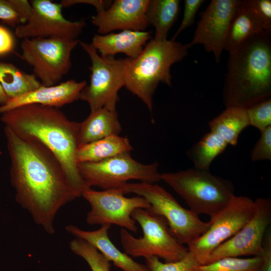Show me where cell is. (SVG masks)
Segmentation results:
<instances>
[{"label": "cell", "instance_id": "cell-1", "mask_svg": "<svg viewBox=\"0 0 271 271\" xmlns=\"http://www.w3.org/2000/svg\"><path fill=\"white\" fill-rule=\"evenodd\" d=\"M4 132L16 201L36 224L53 234L59 210L77 198L63 167L40 143L20 138L6 126Z\"/></svg>", "mask_w": 271, "mask_h": 271}, {"label": "cell", "instance_id": "cell-2", "mask_svg": "<svg viewBox=\"0 0 271 271\" xmlns=\"http://www.w3.org/2000/svg\"><path fill=\"white\" fill-rule=\"evenodd\" d=\"M0 120L24 139L37 141L61 162L77 198L91 188L80 176L76 161L79 122L71 121L58 108L29 104L6 112Z\"/></svg>", "mask_w": 271, "mask_h": 271}, {"label": "cell", "instance_id": "cell-3", "mask_svg": "<svg viewBox=\"0 0 271 271\" xmlns=\"http://www.w3.org/2000/svg\"><path fill=\"white\" fill-rule=\"evenodd\" d=\"M228 54L223 90L225 107L246 108L270 98L271 34L254 35Z\"/></svg>", "mask_w": 271, "mask_h": 271}, {"label": "cell", "instance_id": "cell-4", "mask_svg": "<svg viewBox=\"0 0 271 271\" xmlns=\"http://www.w3.org/2000/svg\"><path fill=\"white\" fill-rule=\"evenodd\" d=\"M188 49L175 40H150L137 58L123 59L124 87L152 112L157 87L161 82L172 86L171 67L186 56Z\"/></svg>", "mask_w": 271, "mask_h": 271}, {"label": "cell", "instance_id": "cell-5", "mask_svg": "<svg viewBox=\"0 0 271 271\" xmlns=\"http://www.w3.org/2000/svg\"><path fill=\"white\" fill-rule=\"evenodd\" d=\"M161 180L172 188L197 215L210 218L223 209L234 195L233 183L194 168L161 174Z\"/></svg>", "mask_w": 271, "mask_h": 271}, {"label": "cell", "instance_id": "cell-6", "mask_svg": "<svg viewBox=\"0 0 271 271\" xmlns=\"http://www.w3.org/2000/svg\"><path fill=\"white\" fill-rule=\"evenodd\" d=\"M131 217L141 226L143 235L136 238L126 229L120 230L121 243L128 255L144 258L155 256L166 262L180 260L186 255L187 248L173 236L164 217L143 208L135 209Z\"/></svg>", "mask_w": 271, "mask_h": 271}, {"label": "cell", "instance_id": "cell-7", "mask_svg": "<svg viewBox=\"0 0 271 271\" xmlns=\"http://www.w3.org/2000/svg\"><path fill=\"white\" fill-rule=\"evenodd\" d=\"M118 188L124 194L133 193L146 199L149 209L166 220L171 234L181 244H187L204 233L210 225L190 209L183 207L176 199L156 183H126Z\"/></svg>", "mask_w": 271, "mask_h": 271}, {"label": "cell", "instance_id": "cell-8", "mask_svg": "<svg viewBox=\"0 0 271 271\" xmlns=\"http://www.w3.org/2000/svg\"><path fill=\"white\" fill-rule=\"evenodd\" d=\"M79 42L59 37L24 39L22 58L32 67L42 85H55L69 72L71 53Z\"/></svg>", "mask_w": 271, "mask_h": 271}, {"label": "cell", "instance_id": "cell-9", "mask_svg": "<svg viewBox=\"0 0 271 271\" xmlns=\"http://www.w3.org/2000/svg\"><path fill=\"white\" fill-rule=\"evenodd\" d=\"M80 176L89 188H117L131 180L156 183L161 180L158 163L144 164L133 159L130 152L98 162L77 164Z\"/></svg>", "mask_w": 271, "mask_h": 271}, {"label": "cell", "instance_id": "cell-10", "mask_svg": "<svg viewBox=\"0 0 271 271\" xmlns=\"http://www.w3.org/2000/svg\"><path fill=\"white\" fill-rule=\"evenodd\" d=\"M255 201L244 196L234 195L229 203L214 217L202 235L188 243V251L200 265L207 262L212 251L235 234L251 218Z\"/></svg>", "mask_w": 271, "mask_h": 271}, {"label": "cell", "instance_id": "cell-11", "mask_svg": "<svg viewBox=\"0 0 271 271\" xmlns=\"http://www.w3.org/2000/svg\"><path fill=\"white\" fill-rule=\"evenodd\" d=\"M79 44L91 62L90 82L82 90L79 99L88 103L90 111L102 108L116 110L118 91L124 86L123 59L102 57L91 44L80 41Z\"/></svg>", "mask_w": 271, "mask_h": 271}, {"label": "cell", "instance_id": "cell-12", "mask_svg": "<svg viewBox=\"0 0 271 271\" xmlns=\"http://www.w3.org/2000/svg\"><path fill=\"white\" fill-rule=\"evenodd\" d=\"M124 195L118 188L100 191L91 188L85 190L82 196L90 206L86 222L90 225H116L136 233L138 227L131 214L136 209H149L150 204L141 196L128 198Z\"/></svg>", "mask_w": 271, "mask_h": 271}, {"label": "cell", "instance_id": "cell-13", "mask_svg": "<svg viewBox=\"0 0 271 271\" xmlns=\"http://www.w3.org/2000/svg\"><path fill=\"white\" fill-rule=\"evenodd\" d=\"M254 201L255 210L251 218L235 234L212 251L206 263L224 257L262 254L263 239L271 222V200L258 198Z\"/></svg>", "mask_w": 271, "mask_h": 271}, {"label": "cell", "instance_id": "cell-14", "mask_svg": "<svg viewBox=\"0 0 271 271\" xmlns=\"http://www.w3.org/2000/svg\"><path fill=\"white\" fill-rule=\"evenodd\" d=\"M30 3L32 11L28 21L16 27L18 37L78 39L86 25L83 19L74 22L67 20L62 14L61 4L50 0H32Z\"/></svg>", "mask_w": 271, "mask_h": 271}, {"label": "cell", "instance_id": "cell-15", "mask_svg": "<svg viewBox=\"0 0 271 271\" xmlns=\"http://www.w3.org/2000/svg\"><path fill=\"white\" fill-rule=\"evenodd\" d=\"M239 0H212L197 23L188 49L201 44L212 53L218 63L221 57L228 29Z\"/></svg>", "mask_w": 271, "mask_h": 271}, {"label": "cell", "instance_id": "cell-16", "mask_svg": "<svg viewBox=\"0 0 271 271\" xmlns=\"http://www.w3.org/2000/svg\"><path fill=\"white\" fill-rule=\"evenodd\" d=\"M149 0H115L106 9L97 12L92 23L100 35L114 30L145 31L149 24L146 12Z\"/></svg>", "mask_w": 271, "mask_h": 271}, {"label": "cell", "instance_id": "cell-17", "mask_svg": "<svg viewBox=\"0 0 271 271\" xmlns=\"http://www.w3.org/2000/svg\"><path fill=\"white\" fill-rule=\"evenodd\" d=\"M85 81L69 80L50 86L42 85L39 88L20 96L9 99L0 106V115L8 111L29 104H39L56 108L71 103L78 99Z\"/></svg>", "mask_w": 271, "mask_h": 271}, {"label": "cell", "instance_id": "cell-18", "mask_svg": "<svg viewBox=\"0 0 271 271\" xmlns=\"http://www.w3.org/2000/svg\"><path fill=\"white\" fill-rule=\"evenodd\" d=\"M111 225L105 224L93 231H86L73 224L65 227L66 231L76 238L88 242L100 252L110 262L123 271H149L146 264L134 260L125 252L120 251L110 240L108 230Z\"/></svg>", "mask_w": 271, "mask_h": 271}, {"label": "cell", "instance_id": "cell-19", "mask_svg": "<svg viewBox=\"0 0 271 271\" xmlns=\"http://www.w3.org/2000/svg\"><path fill=\"white\" fill-rule=\"evenodd\" d=\"M150 39L149 32L123 30L116 33L95 34L90 44L102 57L123 53L127 58L134 59L141 53Z\"/></svg>", "mask_w": 271, "mask_h": 271}, {"label": "cell", "instance_id": "cell-20", "mask_svg": "<svg viewBox=\"0 0 271 271\" xmlns=\"http://www.w3.org/2000/svg\"><path fill=\"white\" fill-rule=\"evenodd\" d=\"M121 130L116 110L102 108L90 111L88 116L79 122V147L108 136L119 135Z\"/></svg>", "mask_w": 271, "mask_h": 271}, {"label": "cell", "instance_id": "cell-21", "mask_svg": "<svg viewBox=\"0 0 271 271\" xmlns=\"http://www.w3.org/2000/svg\"><path fill=\"white\" fill-rule=\"evenodd\" d=\"M263 31L261 22L246 0H239L228 29L224 50L229 53L250 37Z\"/></svg>", "mask_w": 271, "mask_h": 271}, {"label": "cell", "instance_id": "cell-22", "mask_svg": "<svg viewBox=\"0 0 271 271\" xmlns=\"http://www.w3.org/2000/svg\"><path fill=\"white\" fill-rule=\"evenodd\" d=\"M132 150L127 138L119 135L110 136L81 146L76 154L77 164L98 162Z\"/></svg>", "mask_w": 271, "mask_h": 271}, {"label": "cell", "instance_id": "cell-23", "mask_svg": "<svg viewBox=\"0 0 271 271\" xmlns=\"http://www.w3.org/2000/svg\"><path fill=\"white\" fill-rule=\"evenodd\" d=\"M210 131L220 136L228 145L237 144L241 131L250 125L246 108L230 107L209 121Z\"/></svg>", "mask_w": 271, "mask_h": 271}, {"label": "cell", "instance_id": "cell-24", "mask_svg": "<svg viewBox=\"0 0 271 271\" xmlns=\"http://www.w3.org/2000/svg\"><path fill=\"white\" fill-rule=\"evenodd\" d=\"M179 0H149L146 17L155 28L154 40H167L168 33L176 21L179 12Z\"/></svg>", "mask_w": 271, "mask_h": 271}, {"label": "cell", "instance_id": "cell-25", "mask_svg": "<svg viewBox=\"0 0 271 271\" xmlns=\"http://www.w3.org/2000/svg\"><path fill=\"white\" fill-rule=\"evenodd\" d=\"M0 83L9 99L34 91L42 85L34 74L25 72L13 64L0 62Z\"/></svg>", "mask_w": 271, "mask_h": 271}, {"label": "cell", "instance_id": "cell-26", "mask_svg": "<svg viewBox=\"0 0 271 271\" xmlns=\"http://www.w3.org/2000/svg\"><path fill=\"white\" fill-rule=\"evenodd\" d=\"M227 143L216 133L210 131L190 148L187 152L195 169L209 171L213 160L222 153Z\"/></svg>", "mask_w": 271, "mask_h": 271}, {"label": "cell", "instance_id": "cell-27", "mask_svg": "<svg viewBox=\"0 0 271 271\" xmlns=\"http://www.w3.org/2000/svg\"><path fill=\"white\" fill-rule=\"evenodd\" d=\"M261 263L260 256L246 258L228 257L199 265L196 271H259Z\"/></svg>", "mask_w": 271, "mask_h": 271}, {"label": "cell", "instance_id": "cell-28", "mask_svg": "<svg viewBox=\"0 0 271 271\" xmlns=\"http://www.w3.org/2000/svg\"><path fill=\"white\" fill-rule=\"evenodd\" d=\"M32 11L26 0H0V20L12 27L25 24Z\"/></svg>", "mask_w": 271, "mask_h": 271}, {"label": "cell", "instance_id": "cell-29", "mask_svg": "<svg viewBox=\"0 0 271 271\" xmlns=\"http://www.w3.org/2000/svg\"><path fill=\"white\" fill-rule=\"evenodd\" d=\"M69 247L86 261L92 271H110V262L88 242L75 238L70 241Z\"/></svg>", "mask_w": 271, "mask_h": 271}, {"label": "cell", "instance_id": "cell-30", "mask_svg": "<svg viewBox=\"0 0 271 271\" xmlns=\"http://www.w3.org/2000/svg\"><path fill=\"white\" fill-rule=\"evenodd\" d=\"M145 259L149 271H196L200 265L189 251L183 258L176 261L163 262L155 256H148Z\"/></svg>", "mask_w": 271, "mask_h": 271}, {"label": "cell", "instance_id": "cell-31", "mask_svg": "<svg viewBox=\"0 0 271 271\" xmlns=\"http://www.w3.org/2000/svg\"><path fill=\"white\" fill-rule=\"evenodd\" d=\"M249 125L260 131L271 126V98L246 108Z\"/></svg>", "mask_w": 271, "mask_h": 271}, {"label": "cell", "instance_id": "cell-32", "mask_svg": "<svg viewBox=\"0 0 271 271\" xmlns=\"http://www.w3.org/2000/svg\"><path fill=\"white\" fill-rule=\"evenodd\" d=\"M260 132V138L251 152V159L253 162L270 161L271 126Z\"/></svg>", "mask_w": 271, "mask_h": 271}, {"label": "cell", "instance_id": "cell-33", "mask_svg": "<svg viewBox=\"0 0 271 271\" xmlns=\"http://www.w3.org/2000/svg\"><path fill=\"white\" fill-rule=\"evenodd\" d=\"M246 2L261 22L264 31L271 34V1L246 0Z\"/></svg>", "mask_w": 271, "mask_h": 271}, {"label": "cell", "instance_id": "cell-34", "mask_svg": "<svg viewBox=\"0 0 271 271\" xmlns=\"http://www.w3.org/2000/svg\"><path fill=\"white\" fill-rule=\"evenodd\" d=\"M204 2V0L184 1L183 19L180 27L171 40H175L180 33L194 23L197 13Z\"/></svg>", "mask_w": 271, "mask_h": 271}, {"label": "cell", "instance_id": "cell-35", "mask_svg": "<svg viewBox=\"0 0 271 271\" xmlns=\"http://www.w3.org/2000/svg\"><path fill=\"white\" fill-rule=\"evenodd\" d=\"M263 241L261 263L259 271H271V232L268 229Z\"/></svg>", "mask_w": 271, "mask_h": 271}, {"label": "cell", "instance_id": "cell-36", "mask_svg": "<svg viewBox=\"0 0 271 271\" xmlns=\"http://www.w3.org/2000/svg\"><path fill=\"white\" fill-rule=\"evenodd\" d=\"M112 1L101 0H63L60 3L63 7H68L79 4H87L95 7L97 12L107 9L111 4Z\"/></svg>", "mask_w": 271, "mask_h": 271}, {"label": "cell", "instance_id": "cell-37", "mask_svg": "<svg viewBox=\"0 0 271 271\" xmlns=\"http://www.w3.org/2000/svg\"><path fill=\"white\" fill-rule=\"evenodd\" d=\"M15 44L12 34L7 28L0 26V55L11 52Z\"/></svg>", "mask_w": 271, "mask_h": 271}, {"label": "cell", "instance_id": "cell-38", "mask_svg": "<svg viewBox=\"0 0 271 271\" xmlns=\"http://www.w3.org/2000/svg\"><path fill=\"white\" fill-rule=\"evenodd\" d=\"M8 99L9 98L4 92L0 83V106H2L6 104Z\"/></svg>", "mask_w": 271, "mask_h": 271}]
</instances>
